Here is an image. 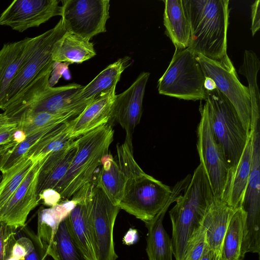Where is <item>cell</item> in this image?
<instances>
[{"label":"cell","mask_w":260,"mask_h":260,"mask_svg":"<svg viewBox=\"0 0 260 260\" xmlns=\"http://www.w3.org/2000/svg\"><path fill=\"white\" fill-rule=\"evenodd\" d=\"M117 153L125 181L118 206L144 223L149 221L166 205L172 189L142 170L134 159L133 146L125 141L117 145Z\"/></svg>","instance_id":"cell-1"},{"label":"cell","mask_w":260,"mask_h":260,"mask_svg":"<svg viewBox=\"0 0 260 260\" xmlns=\"http://www.w3.org/2000/svg\"><path fill=\"white\" fill-rule=\"evenodd\" d=\"M54 61L44 68L28 84L10 100L3 113L8 119L18 122L28 116L41 112L52 114L75 113L78 115L83 109L74 101L75 94L82 87L72 83L52 87L49 78Z\"/></svg>","instance_id":"cell-2"},{"label":"cell","mask_w":260,"mask_h":260,"mask_svg":"<svg viewBox=\"0 0 260 260\" xmlns=\"http://www.w3.org/2000/svg\"><path fill=\"white\" fill-rule=\"evenodd\" d=\"M190 25L188 48L196 55L219 59L227 54L229 0H185Z\"/></svg>","instance_id":"cell-3"},{"label":"cell","mask_w":260,"mask_h":260,"mask_svg":"<svg viewBox=\"0 0 260 260\" xmlns=\"http://www.w3.org/2000/svg\"><path fill=\"white\" fill-rule=\"evenodd\" d=\"M202 166L195 169L189 183L170 210L172 225L173 255L183 260L186 244L193 233L201 225L209 206L215 199Z\"/></svg>","instance_id":"cell-4"},{"label":"cell","mask_w":260,"mask_h":260,"mask_svg":"<svg viewBox=\"0 0 260 260\" xmlns=\"http://www.w3.org/2000/svg\"><path fill=\"white\" fill-rule=\"evenodd\" d=\"M114 130L107 124L76 139L78 149L65 176L54 190L61 199L71 198L84 185L92 183L96 170L108 153Z\"/></svg>","instance_id":"cell-5"},{"label":"cell","mask_w":260,"mask_h":260,"mask_svg":"<svg viewBox=\"0 0 260 260\" xmlns=\"http://www.w3.org/2000/svg\"><path fill=\"white\" fill-rule=\"evenodd\" d=\"M206 92L205 104L210 125L229 167V177L238 165L249 134L233 105L217 88Z\"/></svg>","instance_id":"cell-6"},{"label":"cell","mask_w":260,"mask_h":260,"mask_svg":"<svg viewBox=\"0 0 260 260\" xmlns=\"http://www.w3.org/2000/svg\"><path fill=\"white\" fill-rule=\"evenodd\" d=\"M205 78L193 52L188 47L175 49L168 68L158 80V92L184 100H205Z\"/></svg>","instance_id":"cell-7"},{"label":"cell","mask_w":260,"mask_h":260,"mask_svg":"<svg viewBox=\"0 0 260 260\" xmlns=\"http://www.w3.org/2000/svg\"><path fill=\"white\" fill-rule=\"evenodd\" d=\"M196 58L205 76L214 80L217 88L233 105L249 135L251 119L249 89L239 80L236 69L228 54L216 60L200 54L196 55Z\"/></svg>","instance_id":"cell-8"},{"label":"cell","mask_w":260,"mask_h":260,"mask_svg":"<svg viewBox=\"0 0 260 260\" xmlns=\"http://www.w3.org/2000/svg\"><path fill=\"white\" fill-rule=\"evenodd\" d=\"M120 209L101 188L92 183L87 221L96 260H116L118 257L114 249L113 229Z\"/></svg>","instance_id":"cell-9"},{"label":"cell","mask_w":260,"mask_h":260,"mask_svg":"<svg viewBox=\"0 0 260 260\" xmlns=\"http://www.w3.org/2000/svg\"><path fill=\"white\" fill-rule=\"evenodd\" d=\"M200 112L201 119L197 129V149L200 164L215 198L222 201L230 168L213 135L205 103L200 107Z\"/></svg>","instance_id":"cell-10"},{"label":"cell","mask_w":260,"mask_h":260,"mask_svg":"<svg viewBox=\"0 0 260 260\" xmlns=\"http://www.w3.org/2000/svg\"><path fill=\"white\" fill-rule=\"evenodd\" d=\"M61 19L66 31L89 40L106 31L109 0H62Z\"/></svg>","instance_id":"cell-11"},{"label":"cell","mask_w":260,"mask_h":260,"mask_svg":"<svg viewBox=\"0 0 260 260\" xmlns=\"http://www.w3.org/2000/svg\"><path fill=\"white\" fill-rule=\"evenodd\" d=\"M66 31L60 19L54 27L35 37L29 53L8 90L6 105L44 68L53 61L52 53L54 44Z\"/></svg>","instance_id":"cell-12"},{"label":"cell","mask_w":260,"mask_h":260,"mask_svg":"<svg viewBox=\"0 0 260 260\" xmlns=\"http://www.w3.org/2000/svg\"><path fill=\"white\" fill-rule=\"evenodd\" d=\"M58 0H15L0 15V25L22 32L61 15Z\"/></svg>","instance_id":"cell-13"},{"label":"cell","mask_w":260,"mask_h":260,"mask_svg":"<svg viewBox=\"0 0 260 260\" xmlns=\"http://www.w3.org/2000/svg\"><path fill=\"white\" fill-rule=\"evenodd\" d=\"M48 156L35 164L18 189L0 208V223L14 230L24 226L28 214L40 201L37 193V177Z\"/></svg>","instance_id":"cell-14"},{"label":"cell","mask_w":260,"mask_h":260,"mask_svg":"<svg viewBox=\"0 0 260 260\" xmlns=\"http://www.w3.org/2000/svg\"><path fill=\"white\" fill-rule=\"evenodd\" d=\"M149 76V72H142L127 89L116 95L112 123L117 121L124 129L125 141L130 146H133V134L141 120L143 100Z\"/></svg>","instance_id":"cell-15"},{"label":"cell","mask_w":260,"mask_h":260,"mask_svg":"<svg viewBox=\"0 0 260 260\" xmlns=\"http://www.w3.org/2000/svg\"><path fill=\"white\" fill-rule=\"evenodd\" d=\"M259 117V114L251 115V168L247 187L241 206L246 213L245 227L251 232L258 230L260 224Z\"/></svg>","instance_id":"cell-16"},{"label":"cell","mask_w":260,"mask_h":260,"mask_svg":"<svg viewBox=\"0 0 260 260\" xmlns=\"http://www.w3.org/2000/svg\"><path fill=\"white\" fill-rule=\"evenodd\" d=\"M191 175L177 182L166 205L151 220L145 222L148 230L146 253L149 260H172V241L165 230L162 221L170 205L175 202L190 182Z\"/></svg>","instance_id":"cell-17"},{"label":"cell","mask_w":260,"mask_h":260,"mask_svg":"<svg viewBox=\"0 0 260 260\" xmlns=\"http://www.w3.org/2000/svg\"><path fill=\"white\" fill-rule=\"evenodd\" d=\"M92 184L84 185L72 197L77 203L66 218L70 235L85 260H96L87 221V205Z\"/></svg>","instance_id":"cell-18"},{"label":"cell","mask_w":260,"mask_h":260,"mask_svg":"<svg viewBox=\"0 0 260 260\" xmlns=\"http://www.w3.org/2000/svg\"><path fill=\"white\" fill-rule=\"evenodd\" d=\"M116 87L88 104L77 116L70 120L69 136L72 140L102 125L112 124Z\"/></svg>","instance_id":"cell-19"},{"label":"cell","mask_w":260,"mask_h":260,"mask_svg":"<svg viewBox=\"0 0 260 260\" xmlns=\"http://www.w3.org/2000/svg\"><path fill=\"white\" fill-rule=\"evenodd\" d=\"M35 37L5 44L0 50V109L3 110L10 84L29 53Z\"/></svg>","instance_id":"cell-20"},{"label":"cell","mask_w":260,"mask_h":260,"mask_svg":"<svg viewBox=\"0 0 260 260\" xmlns=\"http://www.w3.org/2000/svg\"><path fill=\"white\" fill-rule=\"evenodd\" d=\"M77 149V144L74 140L47 157L40 168L37 177L38 196L44 190L54 189L65 176Z\"/></svg>","instance_id":"cell-21"},{"label":"cell","mask_w":260,"mask_h":260,"mask_svg":"<svg viewBox=\"0 0 260 260\" xmlns=\"http://www.w3.org/2000/svg\"><path fill=\"white\" fill-rule=\"evenodd\" d=\"M129 58H119L109 64L91 82L82 86L75 94L74 101L82 109L116 86L121 74L128 66Z\"/></svg>","instance_id":"cell-22"},{"label":"cell","mask_w":260,"mask_h":260,"mask_svg":"<svg viewBox=\"0 0 260 260\" xmlns=\"http://www.w3.org/2000/svg\"><path fill=\"white\" fill-rule=\"evenodd\" d=\"M236 209L223 201L215 198L202 220L207 244L215 252L218 260L226 231Z\"/></svg>","instance_id":"cell-23"},{"label":"cell","mask_w":260,"mask_h":260,"mask_svg":"<svg viewBox=\"0 0 260 260\" xmlns=\"http://www.w3.org/2000/svg\"><path fill=\"white\" fill-rule=\"evenodd\" d=\"M164 2L165 34L173 42L175 49L187 48L190 36V25L185 0H165Z\"/></svg>","instance_id":"cell-24"},{"label":"cell","mask_w":260,"mask_h":260,"mask_svg":"<svg viewBox=\"0 0 260 260\" xmlns=\"http://www.w3.org/2000/svg\"><path fill=\"white\" fill-rule=\"evenodd\" d=\"M251 161L250 132L238 165L230 175L225 186L222 201L237 209L242 206L248 185Z\"/></svg>","instance_id":"cell-25"},{"label":"cell","mask_w":260,"mask_h":260,"mask_svg":"<svg viewBox=\"0 0 260 260\" xmlns=\"http://www.w3.org/2000/svg\"><path fill=\"white\" fill-rule=\"evenodd\" d=\"M77 203L72 198L49 208H40L38 212L37 239L47 251L51 245L60 223L66 219Z\"/></svg>","instance_id":"cell-26"},{"label":"cell","mask_w":260,"mask_h":260,"mask_svg":"<svg viewBox=\"0 0 260 260\" xmlns=\"http://www.w3.org/2000/svg\"><path fill=\"white\" fill-rule=\"evenodd\" d=\"M95 55L93 44L89 40L66 31L54 44L52 59L55 63H81Z\"/></svg>","instance_id":"cell-27"},{"label":"cell","mask_w":260,"mask_h":260,"mask_svg":"<svg viewBox=\"0 0 260 260\" xmlns=\"http://www.w3.org/2000/svg\"><path fill=\"white\" fill-rule=\"evenodd\" d=\"M101 188L112 202L118 206L124 192L125 177L110 154L105 155L95 179L92 182Z\"/></svg>","instance_id":"cell-28"},{"label":"cell","mask_w":260,"mask_h":260,"mask_svg":"<svg viewBox=\"0 0 260 260\" xmlns=\"http://www.w3.org/2000/svg\"><path fill=\"white\" fill-rule=\"evenodd\" d=\"M246 213L241 206L232 216L226 231L218 260H240Z\"/></svg>","instance_id":"cell-29"},{"label":"cell","mask_w":260,"mask_h":260,"mask_svg":"<svg viewBox=\"0 0 260 260\" xmlns=\"http://www.w3.org/2000/svg\"><path fill=\"white\" fill-rule=\"evenodd\" d=\"M70 121L57 125L43 136L24 155L34 160L43 159L74 140L70 138Z\"/></svg>","instance_id":"cell-30"},{"label":"cell","mask_w":260,"mask_h":260,"mask_svg":"<svg viewBox=\"0 0 260 260\" xmlns=\"http://www.w3.org/2000/svg\"><path fill=\"white\" fill-rule=\"evenodd\" d=\"M38 160L24 156L14 166L2 173L0 181V208L18 189Z\"/></svg>","instance_id":"cell-31"},{"label":"cell","mask_w":260,"mask_h":260,"mask_svg":"<svg viewBox=\"0 0 260 260\" xmlns=\"http://www.w3.org/2000/svg\"><path fill=\"white\" fill-rule=\"evenodd\" d=\"M47 254L54 260H85L70 235L66 218L59 225Z\"/></svg>","instance_id":"cell-32"},{"label":"cell","mask_w":260,"mask_h":260,"mask_svg":"<svg viewBox=\"0 0 260 260\" xmlns=\"http://www.w3.org/2000/svg\"><path fill=\"white\" fill-rule=\"evenodd\" d=\"M78 115L75 113L52 114L41 112L28 116L20 119L18 128L27 136L30 134L45 127L57 125L74 119Z\"/></svg>","instance_id":"cell-33"},{"label":"cell","mask_w":260,"mask_h":260,"mask_svg":"<svg viewBox=\"0 0 260 260\" xmlns=\"http://www.w3.org/2000/svg\"><path fill=\"white\" fill-rule=\"evenodd\" d=\"M55 126L42 128L26 136L25 139L17 144L8 156L0 169L1 172L3 173L14 166L34 145Z\"/></svg>","instance_id":"cell-34"},{"label":"cell","mask_w":260,"mask_h":260,"mask_svg":"<svg viewBox=\"0 0 260 260\" xmlns=\"http://www.w3.org/2000/svg\"><path fill=\"white\" fill-rule=\"evenodd\" d=\"M206 243L205 229L201 223L189 239L183 260H200Z\"/></svg>","instance_id":"cell-35"},{"label":"cell","mask_w":260,"mask_h":260,"mask_svg":"<svg viewBox=\"0 0 260 260\" xmlns=\"http://www.w3.org/2000/svg\"><path fill=\"white\" fill-rule=\"evenodd\" d=\"M23 230L29 236L18 239L27 250L24 260H49L47 259L48 255L46 251L39 244L36 235L27 227L24 226Z\"/></svg>","instance_id":"cell-36"},{"label":"cell","mask_w":260,"mask_h":260,"mask_svg":"<svg viewBox=\"0 0 260 260\" xmlns=\"http://www.w3.org/2000/svg\"><path fill=\"white\" fill-rule=\"evenodd\" d=\"M15 231L0 223V260H6L10 256L12 247L17 240Z\"/></svg>","instance_id":"cell-37"},{"label":"cell","mask_w":260,"mask_h":260,"mask_svg":"<svg viewBox=\"0 0 260 260\" xmlns=\"http://www.w3.org/2000/svg\"><path fill=\"white\" fill-rule=\"evenodd\" d=\"M18 128V123L0 114V145L13 141V136Z\"/></svg>","instance_id":"cell-38"},{"label":"cell","mask_w":260,"mask_h":260,"mask_svg":"<svg viewBox=\"0 0 260 260\" xmlns=\"http://www.w3.org/2000/svg\"><path fill=\"white\" fill-rule=\"evenodd\" d=\"M40 201H42L43 203L48 206L52 207L59 203L61 199L60 194L55 190L47 189L43 190L39 195Z\"/></svg>","instance_id":"cell-39"},{"label":"cell","mask_w":260,"mask_h":260,"mask_svg":"<svg viewBox=\"0 0 260 260\" xmlns=\"http://www.w3.org/2000/svg\"><path fill=\"white\" fill-rule=\"evenodd\" d=\"M251 7V30L253 36L260 28V1H255Z\"/></svg>","instance_id":"cell-40"},{"label":"cell","mask_w":260,"mask_h":260,"mask_svg":"<svg viewBox=\"0 0 260 260\" xmlns=\"http://www.w3.org/2000/svg\"><path fill=\"white\" fill-rule=\"evenodd\" d=\"M27 254V250L22 243L17 239L14 244L11 254V256L17 260H24Z\"/></svg>","instance_id":"cell-41"},{"label":"cell","mask_w":260,"mask_h":260,"mask_svg":"<svg viewBox=\"0 0 260 260\" xmlns=\"http://www.w3.org/2000/svg\"><path fill=\"white\" fill-rule=\"evenodd\" d=\"M17 144L12 141L9 143L0 145V169L4 161Z\"/></svg>","instance_id":"cell-42"},{"label":"cell","mask_w":260,"mask_h":260,"mask_svg":"<svg viewBox=\"0 0 260 260\" xmlns=\"http://www.w3.org/2000/svg\"><path fill=\"white\" fill-rule=\"evenodd\" d=\"M138 240L137 231L130 228L123 237V243L126 245H132L136 243Z\"/></svg>","instance_id":"cell-43"},{"label":"cell","mask_w":260,"mask_h":260,"mask_svg":"<svg viewBox=\"0 0 260 260\" xmlns=\"http://www.w3.org/2000/svg\"><path fill=\"white\" fill-rule=\"evenodd\" d=\"M200 260H218L215 252L209 247L207 243Z\"/></svg>","instance_id":"cell-44"},{"label":"cell","mask_w":260,"mask_h":260,"mask_svg":"<svg viewBox=\"0 0 260 260\" xmlns=\"http://www.w3.org/2000/svg\"><path fill=\"white\" fill-rule=\"evenodd\" d=\"M204 86L207 91H212L217 88L214 80L208 77L205 78Z\"/></svg>","instance_id":"cell-45"},{"label":"cell","mask_w":260,"mask_h":260,"mask_svg":"<svg viewBox=\"0 0 260 260\" xmlns=\"http://www.w3.org/2000/svg\"><path fill=\"white\" fill-rule=\"evenodd\" d=\"M26 137V135L22 130L17 128L13 136V141L18 144L23 141Z\"/></svg>","instance_id":"cell-46"},{"label":"cell","mask_w":260,"mask_h":260,"mask_svg":"<svg viewBox=\"0 0 260 260\" xmlns=\"http://www.w3.org/2000/svg\"><path fill=\"white\" fill-rule=\"evenodd\" d=\"M6 260H17V259H16V258H14L11 256H9Z\"/></svg>","instance_id":"cell-47"},{"label":"cell","mask_w":260,"mask_h":260,"mask_svg":"<svg viewBox=\"0 0 260 260\" xmlns=\"http://www.w3.org/2000/svg\"><path fill=\"white\" fill-rule=\"evenodd\" d=\"M1 176H0V181H1Z\"/></svg>","instance_id":"cell-48"}]
</instances>
